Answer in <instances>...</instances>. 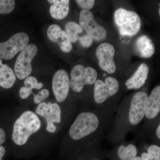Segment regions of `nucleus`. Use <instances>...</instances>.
<instances>
[{
  "label": "nucleus",
  "mask_w": 160,
  "mask_h": 160,
  "mask_svg": "<svg viewBox=\"0 0 160 160\" xmlns=\"http://www.w3.org/2000/svg\"><path fill=\"white\" fill-rule=\"evenodd\" d=\"M149 73V67L145 63L138 67L133 74L128 79L125 83L128 90H137L141 89L146 84Z\"/></svg>",
  "instance_id": "nucleus-17"
},
{
  "label": "nucleus",
  "mask_w": 160,
  "mask_h": 160,
  "mask_svg": "<svg viewBox=\"0 0 160 160\" xmlns=\"http://www.w3.org/2000/svg\"><path fill=\"white\" fill-rule=\"evenodd\" d=\"M70 89V78L67 72L63 69L58 70L52 80V91L58 102L63 103L66 101Z\"/></svg>",
  "instance_id": "nucleus-14"
},
{
  "label": "nucleus",
  "mask_w": 160,
  "mask_h": 160,
  "mask_svg": "<svg viewBox=\"0 0 160 160\" xmlns=\"http://www.w3.org/2000/svg\"><path fill=\"white\" fill-rule=\"evenodd\" d=\"M51 6L49 12L52 17L57 20H62L68 15L69 11V0H48Z\"/></svg>",
  "instance_id": "nucleus-19"
},
{
  "label": "nucleus",
  "mask_w": 160,
  "mask_h": 160,
  "mask_svg": "<svg viewBox=\"0 0 160 160\" xmlns=\"http://www.w3.org/2000/svg\"><path fill=\"white\" fill-rule=\"evenodd\" d=\"M80 26L93 39L102 41L107 36L106 29L96 22L90 10L83 9L79 15Z\"/></svg>",
  "instance_id": "nucleus-11"
},
{
  "label": "nucleus",
  "mask_w": 160,
  "mask_h": 160,
  "mask_svg": "<svg viewBox=\"0 0 160 160\" xmlns=\"http://www.w3.org/2000/svg\"><path fill=\"white\" fill-rule=\"evenodd\" d=\"M105 152L106 159L109 160H142L138 147L134 141H123Z\"/></svg>",
  "instance_id": "nucleus-10"
},
{
  "label": "nucleus",
  "mask_w": 160,
  "mask_h": 160,
  "mask_svg": "<svg viewBox=\"0 0 160 160\" xmlns=\"http://www.w3.org/2000/svg\"><path fill=\"white\" fill-rule=\"evenodd\" d=\"M78 40L80 44L83 47L87 48L91 46L94 39L87 34L79 37Z\"/></svg>",
  "instance_id": "nucleus-27"
},
{
  "label": "nucleus",
  "mask_w": 160,
  "mask_h": 160,
  "mask_svg": "<svg viewBox=\"0 0 160 160\" xmlns=\"http://www.w3.org/2000/svg\"><path fill=\"white\" fill-rule=\"evenodd\" d=\"M160 86H156L148 96L144 116L145 132L149 135L160 123Z\"/></svg>",
  "instance_id": "nucleus-6"
},
{
  "label": "nucleus",
  "mask_w": 160,
  "mask_h": 160,
  "mask_svg": "<svg viewBox=\"0 0 160 160\" xmlns=\"http://www.w3.org/2000/svg\"><path fill=\"white\" fill-rule=\"evenodd\" d=\"M75 2L82 9L87 10L92 9L95 3L94 0H77Z\"/></svg>",
  "instance_id": "nucleus-26"
},
{
  "label": "nucleus",
  "mask_w": 160,
  "mask_h": 160,
  "mask_svg": "<svg viewBox=\"0 0 160 160\" xmlns=\"http://www.w3.org/2000/svg\"><path fill=\"white\" fill-rule=\"evenodd\" d=\"M6 153L5 148L2 146H0V160H3V158Z\"/></svg>",
  "instance_id": "nucleus-30"
},
{
  "label": "nucleus",
  "mask_w": 160,
  "mask_h": 160,
  "mask_svg": "<svg viewBox=\"0 0 160 160\" xmlns=\"http://www.w3.org/2000/svg\"><path fill=\"white\" fill-rule=\"evenodd\" d=\"M120 84L116 78L108 77L104 80L97 79L92 90L94 109L112 115L118 106L115 97L119 92Z\"/></svg>",
  "instance_id": "nucleus-3"
},
{
  "label": "nucleus",
  "mask_w": 160,
  "mask_h": 160,
  "mask_svg": "<svg viewBox=\"0 0 160 160\" xmlns=\"http://www.w3.org/2000/svg\"><path fill=\"white\" fill-rule=\"evenodd\" d=\"M33 93L32 89L27 88L26 86H24V87L21 88L19 92L20 98L22 99L27 98L30 95V94H33Z\"/></svg>",
  "instance_id": "nucleus-28"
},
{
  "label": "nucleus",
  "mask_w": 160,
  "mask_h": 160,
  "mask_svg": "<svg viewBox=\"0 0 160 160\" xmlns=\"http://www.w3.org/2000/svg\"><path fill=\"white\" fill-rule=\"evenodd\" d=\"M41 126L40 119L34 112H25L15 122L12 133L13 142L18 146L25 145L32 135L39 130Z\"/></svg>",
  "instance_id": "nucleus-4"
},
{
  "label": "nucleus",
  "mask_w": 160,
  "mask_h": 160,
  "mask_svg": "<svg viewBox=\"0 0 160 160\" xmlns=\"http://www.w3.org/2000/svg\"><path fill=\"white\" fill-rule=\"evenodd\" d=\"M138 149L142 160H160V145L143 142Z\"/></svg>",
  "instance_id": "nucleus-20"
},
{
  "label": "nucleus",
  "mask_w": 160,
  "mask_h": 160,
  "mask_svg": "<svg viewBox=\"0 0 160 160\" xmlns=\"http://www.w3.org/2000/svg\"><path fill=\"white\" fill-rule=\"evenodd\" d=\"M114 115L92 108L81 112L68 131V139L71 144L65 152L66 157L102 141L105 131L112 124Z\"/></svg>",
  "instance_id": "nucleus-1"
},
{
  "label": "nucleus",
  "mask_w": 160,
  "mask_h": 160,
  "mask_svg": "<svg viewBox=\"0 0 160 160\" xmlns=\"http://www.w3.org/2000/svg\"><path fill=\"white\" fill-rule=\"evenodd\" d=\"M102 141L67 156L65 160H106L105 151L102 149Z\"/></svg>",
  "instance_id": "nucleus-15"
},
{
  "label": "nucleus",
  "mask_w": 160,
  "mask_h": 160,
  "mask_svg": "<svg viewBox=\"0 0 160 160\" xmlns=\"http://www.w3.org/2000/svg\"><path fill=\"white\" fill-rule=\"evenodd\" d=\"M33 94L34 95V102L35 104H38L49 97V92L48 89H43L39 92L37 94H34L33 93Z\"/></svg>",
  "instance_id": "nucleus-25"
},
{
  "label": "nucleus",
  "mask_w": 160,
  "mask_h": 160,
  "mask_svg": "<svg viewBox=\"0 0 160 160\" xmlns=\"http://www.w3.org/2000/svg\"><path fill=\"white\" fill-rule=\"evenodd\" d=\"M98 79L97 71L91 67L85 68L77 65L72 69L70 73V88L74 92L80 93L86 86H94Z\"/></svg>",
  "instance_id": "nucleus-7"
},
{
  "label": "nucleus",
  "mask_w": 160,
  "mask_h": 160,
  "mask_svg": "<svg viewBox=\"0 0 160 160\" xmlns=\"http://www.w3.org/2000/svg\"><path fill=\"white\" fill-rule=\"evenodd\" d=\"M114 19L122 35L133 36L137 34L141 29V18L135 12L119 8L115 12Z\"/></svg>",
  "instance_id": "nucleus-5"
},
{
  "label": "nucleus",
  "mask_w": 160,
  "mask_h": 160,
  "mask_svg": "<svg viewBox=\"0 0 160 160\" xmlns=\"http://www.w3.org/2000/svg\"><path fill=\"white\" fill-rule=\"evenodd\" d=\"M29 38L25 32H18L9 40L0 42V59L10 60L28 46Z\"/></svg>",
  "instance_id": "nucleus-8"
},
{
  "label": "nucleus",
  "mask_w": 160,
  "mask_h": 160,
  "mask_svg": "<svg viewBox=\"0 0 160 160\" xmlns=\"http://www.w3.org/2000/svg\"><path fill=\"white\" fill-rule=\"evenodd\" d=\"M148 96L146 92H137L118 105L108 135L110 142L117 145L125 141L128 133L144 120Z\"/></svg>",
  "instance_id": "nucleus-2"
},
{
  "label": "nucleus",
  "mask_w": 160,
  "mask_h": 160,
  "mask_svg": "<svg viewBox=\"0 0 160 160\" xmlns=\"http://www.w3.org/2000/svg\"><path fill=\"white\" fill-rule=\"evenodd\" d=\"M24 84L26 87L32 90V89H40L43 87L42 83L38 82L36 78L33 76H29L25 79Z\"/></svg>",
  "instance_id": "nucleus-24"
},
{
  "label": "nucleus",
  "mask_w": 160,
  "mask_h": 160,
  "mask_svg": "<svg viewBox=\"0 0 160 160\" xmlns=\"http://www.w3.org/2000/svg\"><path fill=\"white\" fill-rule=\"evenodd\" d=\"M6 139V132L3 129L0 128V146L5 142Z\"/></svg>",
  "instance_id": "nucleus-29"
},
{
  "label": "nucleus",
  "mask_w": 160,
  "mask_h": 160,
  "mask_svg": "<svg viewBox=\"0 0 160 160\" xmlns=\"http://www.w3.org/2000/svg\"><path fill=\"white\" fill-rule=\"evenodd\" d=\"M114 47L111 44L103 43L98 46L96 51L101 69L109 74L114 73L116 66L114 61Z\"/></svg>",
  "instance_id": "nucleus-13"
},
{
  "label": "nucleus",
  "mask_w": 160,
  "mask_h": 160,
  "mask_svg": "<svg viewBox=\"0 0 160 160\" xmlns=\"http://www.w3.org/2000/svg\"><path fill=\"white\" fill-rule=\"evenodd\" d=\"M65 30L71 42L75 43L78 40L79 34L83 32V29L77 23L73 22H68L65 26Z\"/></svg>",
  "instance_id": "nucleus-22"
},
{
  "label": "nucleus",
  "mask_w": 160,
  "mask_h": 160,
  "mask_svg": "<svg viewBox=\"0 0 160 160\" xmlns=\"http://www.w3.org/2000/svg\"><path fill=\"white\" fill-rule=\"evenodd\" d=\"M16 80L13 70L6 64H3L0 59V86L8 89L13 86Z\"/></svg>",
  "instance_id": "nucleus-21"
},
{
  "label": "nucleus",
  "mask_w": 160,
  "mask_h": 160,
  "mask_svg": "<svg viewBox=\"0 0 160 160\" xmlns=\"http://www.w3.org/2000/svg\"><path fill=\"white\" fill-rule=\"evenodd\" d=\"M136 50L141 58H151L155 52V48L152 40L146 35L138 38L135 43Z\"/></svg>",
  "instance_id": "nucleus-18"
},
{
  "label": "nucleus",
  "mask_w": 160,
  "mask_h": 160,
  "mask_svg": "<svg viewBox=\"0 0 160 160\" xmlns=\"http://www.w3.org/2000/svg\"><path fill=\"white\" fill-rule=\"evenodd\" d=\"M37 52V46L34 44L28 45L20 52L17 58L14 68L16 76L19 79H25L31 74L32 61Z\"/></svg>",
  "instance_id": "nucleus-9"
},
{
  "label": "nucleus",
  "mask_w": 160,
  "mask_h": 160,
  "mask_svg": "<svg viewBox=\"0 0 160 160\" xmlns=\"http://www.w3.org/2000/svg\"><path fill=\"white\" fill-rule=\"evenodd\" d=\"M158 13H159V15H160V6H159V10H158Z\"/></svg>",
  "instance_id": "nucleus-31"
},
{
  "label": "nucleus",
  "mask_w": 160,
  "mask_h": 160,
  "mask_svg": "<svg viewBox=\"0 0 160 160\" xmlns=\"http://www.w3.org/2000/svg\"><path fill=\"white\" fill-rule=\"evenodd\" d=\"M14 0H0V14H8L13 11L15 7Z\"/></svg>",
  "instance_id": "nucleus-23"
},
{
  "label": "nucleus",
  "mask_w": 160,
  "mask_h": 160,
  "mask_svg": "<svg viewBox=\"0 0 160 160\" xmlns=\"http://www.w3.org/2000/svg\"><path fill=\"white\" fill-rule=\"evenodd\" d=\"M47 36L51 42L56 43L63 52L69 53L72 49V43L66 32L57 24H52L48 27Z\"/></svg>",
  "instance_id": "nucleus-16"
},
{
  "label": "nucleus",
  "mask_w": 160,
  "mask_h": 160,
  "mask_svg": "<svg viewBox=\"0 0 160 160\" xmlns=\"http://www.w3.org/2000/svg\"><path fill=\"white\" fill-rule=\"evenodd\" d=\"M37 113L46 118L47 122V130L54 133L57 128L54 123H60L62 121V109L56 103L41 102L36 110Z\"/></svg>",
  "instance_id": "nucleus-12"
}]
</instances>
